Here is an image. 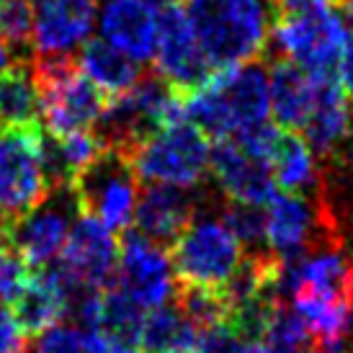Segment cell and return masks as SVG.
I'll return each mask as SVG.
<instances>
[{
	"instance_id": "7c38bea8",
	"label": "cell",
	"mask_w": 353,
	"mask_h": 353,
	"mask_svg": "<svg viewBox=\"0 0 353 353\" xmlns=\"http://www.w3.org/2000/svg\"><path fill=\"white\" fill-rule=\"evenodd\" d=\"M165 0H103L99 16L101 39L134 62H152L160 8Z\"/></svg>"
},
{
	"instance_id": "30bf717a",
	"label": "cell",
	"mask_w": 353,
	"mask_h": 353,
	"mask_svg": "<svg viewBox=\"0 0 353 353\" xmlns=\"http://www.w3.org/2000/svg\"><path fill=\"white\" fill-rule=\"evenodd\" d=\"M114 284L124 289L142 310H155L173 296V265L165 248L139 235L137 230H124L119 243L117 276Z\"/></svg>"
},
{
	"instance_id": "ac0fdd59",
	"label": "cell",
	"mask_w": 353,
	"mask_h": 353,
	"mask_svg": "<svg viewBox=\"0 0 353 353\" xmlns=\"http://www.w3.org/2000/svg\"><path fill=\"white\" fill-rule=\"evenodd\" d=\"M314 103V80L292 59L279 57L268 70V106L276 127L299 132Z\"/></svg>"
},
{
	"instance_id": "d4e9b609",
	"label": "cell",
	"mask_w": 353,
	"mask_h": 353,
	"mask_svg": "<svg viewBox=\"0 0 353 353\" xmlns=\"http://www.w3.org/2000/svg\"><path fill=\"white\" fill-rule=\"evenodd\" d=\"M0 39L21 65H26L34 57V3L31 0H0Z\"/></svg>"
},
{
	"instance_id": "f1b7e54d",
	"label": "cell",
	"mask_w": 353,
	"mask_h": 353,
	"mask_svg": "<svg viewBox=\"0 0 353 353\" xmlns=\"http://www.w3.org/2000/svg\"><path fill=\"white\" fill-rule=\"evenodd\" d=\"M281 127H276V124H268V121H261V124H255V127H248L243 129L240 134H235V142L240 148L245 150L248 155L255 157V160H263L271 165V160H274L276 150H279V142H281Z\"/></svg>"
},
{
	"instance_id": "5bb4252c",
	"label": "cell",
	"mask_w": 353,
	"mask_h": 353,
	"mask_svg": "<svg viewBox=\"0 0 353 353\" xmlns=\"http://www.w3.org/2000/svg\"><path fill=\"white\" fill-rule=\"evenodd\" d=\"M209 170L230 201L265 206L279 194L271 165L250 157L232 137L216 139L209 155Z\"/></svg>"
},
{
	"instance_id": "9a60e30c",
	"label": "cell",
	"mask_w": 353,
	"mask_h": 353,
	"mask_svg": "<svg viewBox=\"0 0 353 353\" xmlns=\"http://www.w3.org/2000/svg\"><path fill=\"white\" fill-rule=\"evenodd\" d=\"M34 52L75 54L96 26V0H31Z\"/></svg>"
},
{
	"instance_id": "8fae6325",
	"label": "cell",
	"mask_w": 353,
	"mask_h": 353,
	"mask_svg": "<svg viewBox=\"0 0 353 353\" xmlns=\"http://www.w3.org/2000/svg\"><path fill=\"white\" fill-rule=\"evenodd\" d=\"M119 243L114 232L96 216L80 212L70 227L59 263L90 289H106L117 276Z\"/></svg>"
},
{
	"instance_id": "f546056e",
	"label": "cell",
	"mask_w": 353,
	"mask_h": 353,
	"mask_svg": "<svg viewBox=\"0 0 353 353\" xmlns=\"http://www.w3.org/2000/svg\"><path fill=\"white\" fill-rule=\"evenodd\" d=\"M34 353H85L80 341V327L72 323L52 325L50 330L37 335Z\"/></svg>"
},
{
	"instance_id": "4fadbf2b",
	"label": "cell",
	"mask_w": 353,
	"mask_h": 353,
	"mask_svg": "<svg viewBox=\"0 0 353 353\" xmlns=\"http://www.w3.org/2000/svg\"><path fill=\"white\" fill-rule=\"evenodd\" d=\"M106 96L96 88V83L83 72H72L62 83L41 90V127L52 134H75L90 132L106 106Z\"/></svg>"
},
{
	"instance_id": "5b68a950",
	"label": "cell",
	"mask_w": 353,
	"mask_h": 353,
	"mask_svg": "<svg viewBox=\"0 0 353 353\" xmlns=\"http://www.w3.org/2000/svg\"><path fill=\"white\" fill-rule=\"evenodd\" d=\"M80 212L96 216L111 232H124L134 222L139 178L124 152L101 148V152L72 181Z\"/></svg>"
},
{
	"instance_id": "d6986e66",
	"label": "cell",
	"mask_w": 353,
	"mask_h": 353,
	"mask_svg": "<svg viewBox=\"0 0 353 353\" xmlns=\"http://www.w3.org/2000/svg\"><path fill=\"white\" fill-rule=\"evenodd\" d=\"M78 65L106 99H114L119 93L129 90L142 75L139 62H134L103 39L85 41L78 50Z\"/></svg>"
},
{
	"instance_id": "e575fe53",
	"label": "cell",
	"mask_w": 353,
	"mask_h": 353,
	"mask_svg": "<svg viewBox=\"0 0 353 353\" xmlns=\"http://www.w3.org/2000/svg\"><path fill=\"white\" fill-rule=\"evenodd\" d=\"M338 8H341V13H343L345 31H351V34H353V0H343Z\"/></svg>"
},
{
	"instance_id": "8d00e7d4",
	"label": "cell",
	"mask_w": 353,
	"mask_h": 353,
	"mask_svg": "<svg viewBox=\"0 0 353 353\" xmlns=\"http://www.w3.org/2000/svg\"><path fill=\"white\" fill-rule=\"evenodd\" d=\"M345 145H348V150H345V152H335V155H341L345 163L353 168V124H351V134H348V139H345ZM345 145H343V148H345Z\"/></svg>"
},
{
	"instance_id": "484cf974",
	"label": "cell",
	"mask_w": 353,
	"mask_h": 353,
	"mask_svg": "<svg viewBox=\"0 0 353 353\" xmlns=\"http://www.w3.org/2000/svg\"><path fill=\"white\" fill-rule=\"evenodd\" d=\"M219 219L235 232V237L243 245L258 248L261 243H265V214L261 212V206L225 201L219 206ZM258 250H263V248H258Z\"/></svg>"
},
{
	"instance_id": "f35d334b",
	"label": "cell",
	"mask_w": 353,
	"mask_h": 353,
	"mask_svg": "<svg viewBox=\"0 0 353 353\" xmlns=\"http://www.w3.org/2000/svg\"><path fill=\"white\" fill-rule=\"evenodd\" d=\"M176 353H196V351H176Z\"/></svg>"
},
{
	"instance_id": "ffe728a7",
	"label": "cell",
	"mask_w": 353,
	"mask_h": 353,
	"mask_svg": "<svg viewBox=\"0 0 353 353\" xmlns=\"http://www.w3.org/2000/svg\"><path fill=\"white\" fill-rule=\"evenodd\" d=\"M276 186L286 194H302V196H317L320 188V168L314 163V152L294 132H284L279 150L271 160Z\"/></svg>"
},
{
	"instance_id": "44dd1931",
	"label": "cell",
	"mask_w": 353,
	"mask_h": 353,
	"mask_svg": "<svg viewBox=\"0 0 353 353\" xmlns=\"http://www.w3.org/2000/svg\"><path fill=\"white\" fill-rule=\"evenodd\" d=\"M199 327L176 304L168 307L160 304L150 310L139 327L137 345L145 353H176V351H196Z\"/></svg>"
},
{
	"instance_id": "9c48e42d",
	"label": "cell",
	"mask_w": 353,
	"mask_h": 353,
	"mask_svg": "<svg viewBox=\"0 0 353 353\" xmlns=\"http://www.w3.org/2000/svg\"><path fill=\"white\" fill-rule=\"evenodd\" d=\"M155 72L183 99L201 88L206 78L214 72L206 54L199 47L191 23H188L186 8L173 0L163 3V8H160Z\"/></svg>"
},
{
	"instance_id": "836d02e7",
	"label": "cell",
	"mask_w": 353,
	"mask_h": 353,
	"mask_svg": "<svg viewBox=\"0 0 353 353\" xmlns=\"http://www.w3.org/2000/svg\"><path fill=\"white\" fill-rule=\"evenodd\" d=\"M304 353H348V348H345V343H317V341H312V345Z\"/></svg>"
},
{
	"instance_id": "d6a6232c",
	"label": "cell",
	"mask_w": 353,
	"mask_h": 353,
	"mask_svg": "<svg viewBox=\"0 0 353 353\" xmlns=\"http://www.w3.org/2000/svg\"><path fill=\"white\" fill-rule=\"evenodd\" d=\"M80 341H83L85 353H111V348H114V338L103 327H83Z\"/></svg>"
},
{
	"instance_id": "603a6c76",
	"label": "cell",
	"mask_w": 353,
	"mask_h": 353,
	"mask_svg": "<svg viewBox=\"0 0 353 353\" xmlns=\"http://www.w3.org/2000/svg\"><path fill=\"white\" fill-rule=\"evenodd\" d=\"M142 320L145 310L124 289L117 284L101 289V327L114 338V343L137 345Z\"/></svg>"
},
{
	"instance_id": "8992f818",
	"label": "cell",
	"mask_w": 353,
	"mask_h": 353,
	"mask_svg": "<svg viewBox=\"0 0 353 353\" xmlns=\"http://www.w3.org/2000/svg\"><path fill=\"white\" fill-rule=\"evenodd\" d=\"M168 250L178 284L191 286H225L245 258L243 243L219 216L191 219Z\"/></svg>"
},
{
	"instance_id": "e0dca14e",
	"label": "cell",
	"mask_w": 353,
	"mask_h": 353,
	"mask_svg": "<svg viewBox=\"0 0 353 353\" xmlns=\"http://www.w3.org/2000/svg\"><path fill=\"white\" fill-rule=\"evenodd\" d=\"M351 103H348L343 88L338 83V75L314 80L312 111L304 121V127L299 129L302 139L310 145L314 155H320L325 160V157L341 152L348 134H351Z\"/></svg>"
},
{
	"instance_id": "ab89813d",
	"label": "cell",
	"mask_w": 353,
	"mask_h": 353,
	"mask_svg": "<svg viewBox=\"0 0 353 353\" xmlns=\"http://www.w3.org/2000/svg\"><path fill=\"white\" fill-rule=\"evenodd\" d=\"M0 232H3V219H0Z\"/></svg>"
},
{
	"instance_id": "2e32d148",
	"label": "cell",
	"mask_w": 353,
	"mask_h": 353,
	"mask_svg": "<svg viewBox=\"0 0 353 353\" xmlns=\"http://www.w3.org/2000/svg\"><path fill=\"white\" fill-rule=\"evenodd\" d=\"M196 216V201L188 188L148 183L139 188L132 227L160 248H170Z\"/></svg>"
},
{
	"instance_id": "74e56055",
	"label": "cell",
	"mask_w": 353,
	"mask_h": 353,
	"mask_svg": "<svg viewBox=\"0 0 353 353\" xmlns=\"http://www.w3.org/2000/svg\"><path fill=\"white\" fill-rule=\"evenodd\" d=\"M111 353H145L139 345H132V343H114Z\"/></svg>"
},
{
	"instance_id": "7a4b0ae2",
	"label": "cell",
	"mask_w": 353,
	"mask_h": 353,
	"mask_svg": "<svg viewBox=\"0 0 353 353\" xmlns=\"http://www.w3.org/2000/svg\"><path fill=\"white\" fill-rule=\"evenodd\" d=\"M186 16L212 70L253 62L268 50V0H188Z\"/></svg>"
},
{
	"instance_id": "1f68e13d",
	"label": "cell",
	"mask_w": 353,
	"mask_h": 353,
	"mask_svg": "<svg viewBox=\"0 0 353 353\" xmlns=\"http://www.w3.org/2000/svg\"><path fill=\"white\" fill-rule=\"evenodd\" d=\"M335 75H338V83H341V88H343L345 99L353 101V39L345 41L343 52H341V59H338Z\"/></svg>"
},
{
	"instance_id": "ba28073f",
	"label": "cell",
	"mask_w": 353,
	"mask_h": 353,
	"mask_svg": "<svg viewBox=\"0 0 353 353\" xmlns=\"http://www.w3.org/2000/svg\"><path fill=\"white\" fill-rule=\"evenodd\" d=\"M78 214L80 206L72 188H52L50 196L37 209H31L16 222L3 225V235L34 268H41L59 258Z\"/></svg>"
},
{
	"instance_id": "6da1fadb",
	"label": "cell",
	"mask_w": 353,
	"mask_h": 353,
	"mask_svg": "<svg viewBox=\"0 0 353 353\" xmlns=\"http://www.w3.org/2000/svg\"><path fill=\"white\" fill-rule=\"evenodd\" d=\"M183 114L214 139L235 137L268 121V70L258 59L214 70L201 88L183 99Z\"/></svg>"
},
{
	"instance_id": "52a82bcc",
	"label": "cell",
	"mask_w": 353,
	"mask_h": 353,
	"mask_svg": "<svg viewBox=\"0 0 353 353\" xmlns=\"http://www.w3.org/2000/svg\"><path fill=\"white\" fill-rule=\"evenodd\" d=\"M41 124L0 127V219L16 222L50 196L41 168Z\"/></svg>"
},
{
	"instance_id": "4dcf8cb0",
	"label": "cell",
	"mask_w": 353,
	"mask_h": 353,
	"mask_svg": "<svg viewBox=\"0 0 353 353\" xmlns=\"http://www.w3.org/2000/svg\"><path fill=\"white\" fill-rule=\"evenodd\" d=\"M0 353H29V335L13 317L8 302L0 299Z\"/></svg>"
},
{
	"instance_id": "d590c367",
	"label": "cell",
	"mask_w": 353,
	"mask_h": 353,
	"mask_svg": "<svg viewBox=\"0 0 353 353\" xmlns=\"http://www.w3.org/2000/svg\"><path fill=\"white\" fill-rule=\"evenodd\" d=\"M13 65H19V62L13 59L10 50L3 44V39H0V72H3V70H8V68H13Z\"/></svg>"
},
{
	"instance_id": "60d3db41",
	"label": "cell",
	"mask_w": 353,
	"mask_h": 353,
	"mask_svg": "<svg viewBox=\"0 0 353 353\" xmlns=\"http://www.w3.org/2000/svg\"><path fill=\"white\" fill-rule=\"evenodd\" d=\"M348 353H353V348H351V351H348Z\"/></svg>"
},
{
	"instance_id": "3957f363",
	"label": "cell",
	"mask_w": 353,
	"mask_h": 353,
	"mask_svg": "<svg viewBox=\"0 0 353 353\" xmlns=\"http://www.w3.org/2000/svg\"><path fill=\"white\" fill-rule=\"evenodd\" d=\"M209 155V137L188 119H181L152 132L129 160L145 183L196 188L206 178Z\"/></svg>"
},
{
	"instance_id": "4316f807",
	"label": "cell",
	"mask_w": 353,
	"mask_h": 353,
	"mask_svg": "<svg viewBox=\"0 0 353 353\" xmlns=\"http://www.w3.org/2000/svg\"><path fill=\"white\" fill-rule=\"evenodd\" d=\"M34 276V265L8 243V237L0 232V299L13 302L23 286Z\"/></svg>"
},
{
	"instance_id": "83f0119b",
	"label": "cell",
	"mask_w": 353,
	"mask_h": 353,
	"mask_svg": "<svg viewBox=\"0 0 353 353\" xmlns=\"http://www.w3.org/2000/svg\"><path fill=\"white\" fill-rule=\"evenodd\" d=\"M196 353H255V345L230 323H219L199 330Z\"/></svg>"
},
{
	"instance_id": "7402d4cb",
	"label": "cell",
	"mask_w": 353,
	"mask_h": 353,
	"mask_svg": "<svg viewBox=\"0 0 353 353\" xmlns=\"http://www.w3.org/2000/svg\"><path fill=\"white\" fill-rule=\"evenodd\" d=\"M310 345H312V333L302 320V314L286 302H279L261 338L255 341V353H304Z\"/></svg>"
},
{
	"instance_id": "cb8c5ba5",
	"label": "cell",
	"mask_w": 353,
	"mask_h": 353,
	"mask_svg": "<svg viewBox=\"0 0 353 353\" xmlns=\"http://www.w3.org/2000/svg\"><path fill=\"white\" fill-rule=\"evenodd\" d=\"M176 307L186 314L199 330L212 327V325L227 323L232 314V302L225 294L222 286H191L178 284L176 292Z\"/></svg>"
},
{
	"instance_id": "277c9868",
	"label": "cell",
	"mask_w": 353,
	"mask_h": 353,
	"mask_svg": "<svg viewBox=\"0 0 353 353\" xmlns=\"http://www.w3.org/2000/svg\"><path fill=\"white\" fill-rule=\"evenodd\" d=\"M274 19L271 37L281 57L299 65L312 80L335 78L338 59L348 41L345 23L335 6H314L302 13Z\"/></svg>"
}]
</instances>
